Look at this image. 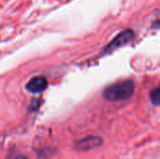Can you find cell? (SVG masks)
<instances>
[{
	"instance_id": "cell-2",
	"label": "cell",
	"mask_w": 160,
	"mask_h": 159,
	"mask_svg": "<svg viewBox=\"0 0 160 159\" xmlns=\"http://www.w3.org/2000/svg\"><path fill=\"white\" fill-rule=\"evenodd\" d=\"M134 38V32L132 29H126L123 32L119 33L112 41L111 43L105 48L106 52H112L114 50L128 44Z\"/></svg>"
},
{
	"instance_id": "cell-1",
	"label": "cell",
	"mask_w": 160,
	"mask_h": 159,
	"mask_svg": "<svg viewBox=\"0 0 160 159\" xmlns=\"http://www.w3.org/2000/svg\"><path fill=\"white\" fill-rule=\"evenodd\" d=\"M135 91V83L131 80L122 81L105 88L103 97L109 101H122L129 99Z\"/></svg>"
},
{
	"instance_id": "cell-5",
	"label": "cell",
	"mask_w": 160,
	"mask_h": 159,
	"mask_svg": "<svg viewBox=\"0 0 160 159\" xmlns=\"http://www.w3.org/2000/svg\"><path fill=\"white\" fill-rule=\"evenodd\" d=\"M150 100L154 106H158L160 103V89L159 87H156L150 92Z\"/></svg>"
},
{
	"instance_id": "cell-4",
	"label": "cell",
	"mask_w": 160,
	"mask_h": 159,
	"mask_svg": "<svg viewBox=\"0 0 160 159\" xmlns=\"http://www.w3.org/2000/svg\"><path fill=\"white\" fill-rule=\"evenodd\" d=\"M101 143H102V139L101 138L95 137V136H90V137L82 139V141L77 142L76 146H77V148L79 150L88 151L90 149H93V148H96V147L99 146Z\"/></svg>"
},
{
	"instance_id": "cell-3",
	"label": "cell",
	"mask_w": 160,
	"mask_h": 159,
	"mask_svg": "<svg viewBox=\"0 0 160 159\" xmlns=\"http://www.w3.org/2000/svg\"><path fill=\"white\" fill-rule=\"evenodd\" d=\"M48 86V82L45 77L38 76L32 78L26 84L25 88L27 91L33 94H38L43 92Z\"/></svg>"
}]
</instances>
